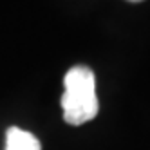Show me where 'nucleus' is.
<instances>
[{
  "label": "nucleus",
  "mask_w": 150,
  "mask_h": 150,
  "mask_svg": "<svg viewBox=\"0 0 150 150\" xmlns=\"http://www.w3.org/2000/svg\"><path fill=\"white\" fill-rule=\"evenodd\" d=\"M63 87L65 91L62 94V110L65 123L78 127L94 120L100 110L94 72L85 65L72 67L63 78Z\"/></svg>",
  "instance_id": "f257e3e1"
},
{
  "label": "nucleus",
  "mask_w": 150,
  "mask_h": 150,
  "mask_svg": "<svg viewBox=\"0 0 150 150\" xmlns=\"http://www.w3.org/2000/svg\"><path fill=\"white\" fill-rule=\"evenodd\" d=\"M6 150H42V145L35 134L11 127L6 132Z\"/></svg>",
  "instance_id": "f03ea898"
},
{
  "label": "nucleus",
  "mask_w": 150,
  "mask_h": 150,
  "mask_svg": "<svg viewBox=\"0 0 150 150\" xmlns=\"http://www.w3.org/2000/svg\"><path fill=\"white\" fill-rule=\"evenodd\" d=\"M127 2H143V0H127Z\"/></svg>",
  "instance_id": "7ed1b4c3"
}]
</instances>
